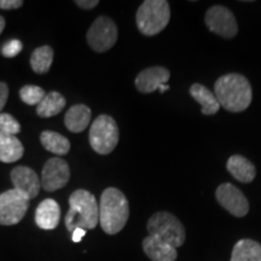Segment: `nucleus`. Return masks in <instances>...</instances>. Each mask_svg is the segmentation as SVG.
Listing matches in <instances>:
<instances>
[{
    "label": "nucleus",
    "instance_id": "nucleus-30",
    "mask_svg": "<svg viewBox=\"0 0 261 261\" xmlns=\"http://www.w3.org/2000/svg\"><path fill=\"white\" fill-rule=\"evenodd\" d=\"M85 234H86V230H84V228H75L73 232H71V240L75 243H79L85 237Z\"/></svg>",
    "mask_w": 261,
    "mask_h": 261
},
{
    "label": "nucleus",
    "instance_id": "nucleus-23",
    "mask_svg": "<svg viewBox=\"0 0 261 261\" xmlns=\"http://www.w3.org/2000/svg\"><path fill=\"white\" fill-rule=\"evenodd\" d=\"M54 62V50L48 45L35 48L31 57L32 69L38 74H45L50 70Z\"/></svg>",
    "mask_w": 261,
    "mask_h": 261
},
{
    "label": "nucleus",
    "instance_id": "nucleus-10",
    "mask_svg": "<svg viewBox=\"0 0 261 261\" xmlns=\"http://www.w3.org/2000/svg\"><path fill=\"white\" fill-rule=\"evenodd\" d=\"M70 179V169L67 161L60 158L48 159L41 172V187L45 191L54 192L64 188Z\"/></svg>",
    "mask_w": 261,
    "mask_h": 261
},
{
    "label": "nucleus",
    "instance_id": "nucleus-9",
    "mask_svg": "<svg viewBox=\"0 0 261 261\" xmlns=\"http://www.w3.org/2000/svg\"><path fill=\"white\" fill-rule=\"evenodd\" d=\"M204 22L208 29L219 37L231 39L236 37L238 33L236 18L226 6L214 5L208 9L205 12Z\"/></svg>",
    "mask_w": 261,
    "mask_h": 261
},
{
    "label": "nucleus",
    "instance_id": "nucleus-1",
    "mask_svg": "<svg viewBox=\"0 0 261 261\" xmlns=\"http://www.w3.org/2000/svg\"><path fill=\"white\" fill-rule=\"evenodd\" d=\"M214 94L220 107L231 113H240L250 106L252 86L246 76L231 73L220 76L214 85Z\"/></svg>",
    "mask_w": 261,
    "mask_h": 261
},
{
    "label": "nucleus",
    "instance_id": "nucleus-20",
    "mask_svg": "<svg viewBox=\"0 0 261 261\" xmlns=\"http://www.w3.org/2000/svg\"><path fill=\"white\" fill-rule=\"evenodd\" d=\"M230 261H261V244L253 240H241L234 244Z\"/></svg>",
    "mask_w": 261,
    "mask_h": 261
},
{
    "label": "nucleus",
    "instance_id": "nucleus-6",
    "mask_svg": "<svg viewBox=\"0 0 261 261\" xmlns=\"http://www.w3.org/2000/svg\"><path fill=\"white\" fill-rule=\"evenodd\" d=\"M119 127L112 116L99 115L90 128V144L97 154L109 155L119 143Z\"/></svg>",
    "mask_w": 261,
    "mask_h": 261
},
{
    "label": "nucleus",
    "instance_id": "nucleus-17",
    "mask_svg": "<svg viewBox=\"0 0 261 261\" xmlns=\"http://www.w3.org/2000/svg\"><path fill=\"white\" fill-rule=\"evenodd\" d=\"M227 171L234 179L242 182H250L256 175L255 166L241 155H233L227 160Z\"/></svg>",
    "mask_w": 261,
    "mask_h": 261
},
{
    "label": "nucleus",
    "instance_id": "nucleus-14",
    "mask_svg": "<svg viewBox=\"0 0 261 261\" xmlns=\"http://www.w3.org/2000/svg\"><path fill=\"white\" fill-rule=\"evenodd\" d=\"M143 250L151 261H175L178 256L177 248L154 236L143 240Z\"/></svg>",
    "mask_w": 261,
    "mask_h": 261
},
{
    "label": "nucleus",
    "instance_id": "nucleus-12",
    "mask_svg": "<svg viewBox=\"0 0 261 261\" xmlns=\"http://www.w3.org/2000/svg\"><path fill=\"white\" fill-rule=\"evenodd\" d=\"M11 181L16 190L24 194L29 200L35 198L40 192L41 181L38 178V174L32 168L18 166L11 171Z\"/></svg>",
    "mask_w": 261,
    "mask_h": 261
},
{
    "label": "nucleus",
    "instance_id": "nucleus-28",
    "mask_svg": "<svg viewBox=\"0 0 261 261\" xmlns=\"http://www.w3.org/2000/svg\"><path fill=\"white\" fill-rule=\"evenodd\" d=\"M9 98V87L5 83L0 81V112L4 109L6 102Z\"/></svg>",
    "mask_w": 261,
    "mask_h": 261
},
{
    "label": "nucleus",
    "instance_id": "nucleus-15",
    "mask_svg": "<svg viewBox=\"0 0 261 261\" xmlns=\"http://www.w3.org/2000/svg\"><path fill=\"white\" fill-rule=\"evenodd\" d=\"M61 219L60 204L52 198H46L38 205L35 211V224L42 230H54Z\"/></svg>",
    "mask_w": 261,
    "mask_h": 261
},
{
    "label": "nucleus",
    "instance_id": "nucleus-32",
    "mask_svg": "<svg viewBox=\"0 0 261 261\" xmlns=\"http://www.w3.org/2000/svg\"><path fill=\"white\" fill-rule=\"evenodd\" d=\"M168 89H169V86H168V85H163V86L160 87V91H161V92L163 93V92H165V91H167Z\"/></svg>",
    "mask_w": 261,
    "mask_h": 261
},
{
    "label": "nucleus",
    "instance_id": "nucleus-19",
    "mask_svg": "<svg viewBox=\"0 0 261 261\" xmlns=\"http://www.w3.org/2000/svg\"><path fill=\"white\" fill-rule=\"evenodd\" d=\"M24 154V148L15 136L0 132V161L12 163L18 161Z\"/></svg>",
    "mask_w": 261,
    "mask_h": 261
},
{
    "label": "nucleus",
    "instance_id": "nucleus-2",
    "mask_svg": "<svg viewBox=\"0 0 261 261\" xmlns=\"http://www.w3.org/2000/svg\"><path fill=\"white\" fill-rule=\"evenodd\" d=\"M129 217V204L122 191L108 188L99 202V224L104 232L116 234L126 226Z\"/></svg>",
    "mask_w": 261,
    "mask_h": 261
},
{
    "label": "nucleus",
    "instance_id": "nucleus-18",
    "mask_svg": "<svg viewBox=\"0 0 261 261\" xmlns=\"http://www.w3.org/2000/svg\"><path fill=\"white\" fill-rule=\"evenodd\" d=\"M190 96L202 107L203 115H214L219 112L220 104L214 92L201 84H194L190 87Z\"/></svg>",
    "mask_w": 261,
    "mask_h": 261
},
{
    "label": "nucleus",
    "instance_id": "nucleus-26",
    "mask_svg": "<svg viewBox=\"0 0 261 261\" xmlns=\"http://www.w3.org/2000/svg\"><path fill=\"white\" fill-rule=\"evenodd\" d=\"M22 48H23L22 42L17 40V39H14V40H10L6 42L4 46L2 47V54L3 56L6 58H12L17 56L19 52L22 51Z\"/></svg>",
    "mask_w": 261,
    "mask_h": 261
},
{
    "label": "nucleus",
    "instance_id": "nucleus-27",
    "mask_svg": "<svg viewBox=\"0 0 261 261\" xmlns=\"http://www.w3.org/2000/svg\"><path fill=\"white\" fill-rule=\"evenodd\" d=\"M23 5L22 0H0V9L3 10H16Z\"/></svg>",
    "mask_w": 261,
    "mask_h": 261
},
{
    "label": "nucleus",
    "instance_id": "nucleus-8",
    "mask_svg": "<svg viewBox=\"0 0 261 261\" xmlns=\"http://www.w3.org/2000/svg\"><path fill=\"white\" fill-rule=\"evenodd\" d=\"M117 35L115 22L107 16H99L90 27L86 39L90 47L100 54L110 50L116 44Z\"/></svg>",
    "mask_w": 261,
    "mask_h": 261
},
{
    "label": "nucleus",
    "instance_id": "nucleus-22",
    "mask_svg": "<svg viewBox=\"0 0 261 261\" xmlns=\"http://www.w3.org/2000/svg\"><path fill=\"white\" fill-rule=\"evenodd\" d=\"M65 98L60 92H48L38 104L37 114L40 117H52L60 114L65 107Z\"/></svg>",
    "mask_w": 261,
    "mask_h": 261
},
{
    "label": "nucleus",
    "instance_id": "nucleus-16",
    "mask_svg": "<svg viewBox=\"0 0 261 261\" xmlns=\"http://www.w3.org/2000/svg\"><path fill=\"white\" fill-rule=\"evenodd\" d=\"M92 112L85 104H76L68 110L64 116L65 127L73 133H80L90 125Z\"/></svg>",
    "mask_w": 261,
    "mask_h": 261
},
{
    "label": "nucleus",
    "instance_id": "nucleus-7",
    "mask_svg": "<svg viewBox=\"0 0 261 261\" xmlns=\"http://www.w3.org/2000/svg\"><path fill=\"white\" fill-rule=\"evenodd\" d=\"M29 208V198L21 191L11 189L0 195V225L11 226L24 218Z\"/></svg>",
    "mask_w": 261,
    "mask_h": 261
},
{
    "label": "nucleus",
    "instance_id": "nucleus-24",
    "mask_svg": "<svg viewBox=\"0 0 261 261\" xmlns=\"http://www.w3.org/2000/svg\"><path fill=\"white\" fill-rule=\"evenodd\" d=\"M45 96H46V92L41 87L35 86V85H27L19 91V97H21L22 102L28 106H38Z\"/></svg>",
    "mask_w": 261,
    "mask_h": 261
},
{
    "label": "nucleus",
    "instance_id": "nucleus-21",
    "mask_svg": "<svg viewBox=\"0 0 261 261\" xmlns=\"http://www.w3.org/2000/svg\"><path fill=\"white\" fill-rule=\"evenodd\" d=\"M40 142L47 151L56 154L57 156H64L69 152L70 143L64 136L52 130H44L40 135Z\"/></svg>",
    "mask_w": 261,
    "mask_h": 261
},
{
    "label": "nucleus",
    "instance_id": "nucleus-29",
    "mask_svg": "<svg viewBox=\"0 0 261 261\" xmlns=\"http://www.w3.org/2000/svg\"><path fill=\"white\" fill-rule=\"evenodd\" d=\"M75 4L84 10H92L99 4V2L98 0H76Z\"/></svg>",
    "mask_w": 261,
    "mask_h": 261
},
{
    "label": "nucleus",
    "instance_id": "nucleus-11",
    "mask_svg": "<svg viewBox=\"0 0 261 261\" xmlns=\"http://www.w3.org/2000/svg\"><path fill=\"white\" fill-rule=\"evenodd\" d=\"M215 197L221 207L225 208L233 217L242 218L249 212V202L246 196L240 189L230 182H224L219 185V188L215 191Z\"/></svg>",
    "mask_w": 261,
    "mask_h": 261
},
{
    "label": "nucleus",
    "instance_id": "nucleus-5",
    "mask_svg": "<svg viewBox=\"0 0 261 261\" xmlns=\"http://www.w3.org/2000/svg\"><path fill=\"white\" fill-rule=\"evenodd\" d=\"M149 236L158 237L163 242L179 248L185 242V228L177 217L168 212H158L148 221Z\"/></svg>",
    "mask_w": 261,
    "mask_h": 261
},
{
    "label": "nucleus",
    "instance_id": "nucleus-25",
    "mask_svg": "<svg viewBox=\"0 0 261 261\" xmlns=\"http://www.w3.org/2000/svg\"><path fill=\"white\" fill-rule=\"evenodd\" d=\"M0 132L15 136L21 132V125L14 116L6 113H0Z\"/></svg>",
    "mask_w": 261,
    "mask_h": 261
},
{
    "label": "nucleus",
    "instance_id": "nucleus-3",
    "mask_svg": "<svg viewBox=\"0 0 261 261\" xmlns=\"http://www.w3.org/2000/svg\"><path fill=\"white\" fill-rule=\"evenodd\" d=\"M64 223L69 232L75 228L93 230L99 223V205L93 194L83 189L74 191L69 197V211Z\"/></svg>",
    "mask_w": 261,
    "mask_h": 261
},
{
    "label": "nucleus",
    "instance_id": "nucleus-31",
    "mask_svg": "<svg viewBox=\"0 0 261 261\" xmlns=\"http://www.w3.org/2000/svg\"><path fill=\"white\" fill-rule=\"evenodd\" d=\"M5 24H6V22H5V18L3 17V16H0V34H2L3 31H4V28H5Z\"/></svg>",
    "mask_w": 261,
    "mask_h": 261
},
{
    "label": "nucleus",
    "instance_id": "nucleus-4",
    "mask_svg": "<svg viewBox=\"0 0 261 261\" xmlns=\"http://www.w3.org/2000/svg\"><path fill=\"white\" fill-rule=\"evenodd\" d=\"M171 9L166 0H146L137 11V27L142 34L154 37L167 27Z\"/></svg>",
    "mask_w": 261,
    "mask_h": 261
},
{
    "label": "nucleus",
    "instance_id": "nucleus-13",
    "mask_svg": "<svg viewBox=\"0 0 261 261\" xmlns=\"http://www.w3.org/2000/svg\"><path fill=\"white\" fill-rule=\"evenodd\" d=\"M171 73L167 68L151 67L142 70L136 77V87L142 93H151L163 85H167Z\"/></svg>",
    "mask_w": 261,
    "mask_h": 261
}]
</instances>
